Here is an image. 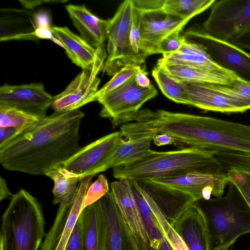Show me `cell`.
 <instances>
[{
  "label": "cell",
  "instance_id": "cell-38",
  "mask_svg": "<svg viewBox=\"0 0 250 250\" xmlns=\"http://www.w3.org/2000/svg\"><path fill=\"white\" fill-rule=\"evenodd\" d=\"M226 174L228 182L235 186L250 208V179L237 172L228 171Z\"/></svg>",
  "mask_w": 250,
  "mask_h": 250
},
{
  "label": "cell",
  "instance_id": "cell-12",
  "mask_svg": "<svg viewBox=\"0 0 250 250\" xmlns=\"http://www.w3.org/2000/svg\"><path fill=\"white\" fill-rule=\"evenodd\" d=\"M94 175L81 179L75 199L69 206L60 205L52 227L46 234L41 250H65L78 218L83 209L87 190Z\"/></svg>",
  "mask_w": 250,
  "mask_h": 250
},
{
  "label": "cell",
  "instance_id": "cell-39",
  "mask_svg": "<svg viewBox=\"0 0 250 250\" xmlns=\"http://www.w3.org/2000/svg\"><path fill=\"white\" fill-rule=\"evenodd\" d=\"M182 31H175L166 37L158 45L156 54L165 55L177 50L186 39Z\"/></svg>",
  "mask_w": 250,
  "mask_h": 250
},
{
  "label": "cell",
  "instance_id": "cell-2",
  "mask_svg": "<svg viewBox=\"0 0 250 250\" xmlns=\"http://www.w3.org/2000/svg\"><path fill=\"white\" fill-rule=\"evenodd\" d=\"M217 152L194 147L168 151L150 149L137 159L114 167L113 175L117 179L125 178L139 182L191 172L224 173L214 156Z\"/></svg>",
  "mask_w": 250,
  "mask_h": 250
},
{
  "label": "cell",
  "instance_id": "cell-9",
  "mask_svg": "<svg viewBox=\"0 0 250 250\" xmlns=\"http://www.w3.org/2000/svg\"><path fill=\"white\" fill-rule=\"evenodd\" d=\"M107 56L104 47L92 68L83 69L62 92L53 97L51 107L55 112L78 109L92 102L101 82L97 76L104 69Z\"/></svg>",
  "mask_w": 250,
  "mask_h": 250
},
{
  "label": "cell",
  "instance_id": "cell-26",
  "mask_svg": "<svg viewBox=\"0 0 250 250\" xmlns=\"http://www.w3.org/2000/svg\"><path fill=\"white\" fill-rule=\"evenodd\" d=\"M158 66L161 67L173 79L181 82L229 85L235 82L243 81L245 79L237 73L228 75L185 65Z\"/></svg>",
  "mask_w": 250,
  "mask_h": 250
},
{
  "label": "cell",
  "instance_id": "cell-27",
  "mask_svg": "<svg viewBox=\"0 0 250 250\" xmlns=\"http://www.w3.org/2000/svg\"><path fill=\"white\" fill-rule=\"evenodd\" d=\"M54 182L52 192L54 196L53 203L63 206H69L73 203L77 195L81 179L71 176L61 167L53 168L45 174Z\"/></svg>",
  "mask_w": 250,
  "mask_h": 250
},
{
  "label": "cell",
  "instance_id": "cell-10",
  "mask_svg": "<svg viewBox=\"0 0 250 250\" xmlns=\"http://www.w3.org/2000/svg\"><path fill=\"white\" fill-rule=\"evenodd\" d=\"M138 182V181H137ZM186 193L196 201L209 200L212 196H222L228 185L226 174L191 172L174 177H163L143 181Z\"/></svg>",
  "mask_w": 250,
  "mask_h": 250
},
{
  "label": "cell",
  "instance_id": "cell-29",
  "mask_svg": "<svg viewBox=\"0 0 250 250\" xmlns=\"http://www.w3.org/2000/svg\"><path fill=\"white\" fill-rule=\"evenodd\" d=\"M129 181L144 225L150 240L151 247L153 250H158L163 235L156 225L154 214L149 204L139 190L136 182L132 180Z\"/></svg>",
  "mask_w": 250,
  "mask_h": 250
},
{
  "label": "cell",
  "instance_id": "cell-3",
  "mask_svg": "<svg viewBox=\"0 0 250 250\" xmlns=\"http://www.w3.org/2000/svg\"><path fill=\"white\" fill-rule=\"evenodd\" d=\"M224 197L196 201L208 228L210 250H227L241 235L250 233V208L229 183Z\"/></svg>",
  "mask_w": 250,
  "mask_h": 250
},
{
  "label": "cell",
  "instance_id": "cell-16",
  "mask_svg": "<svg viewBox=\"0 0 250 250\" xmlns=\"http://www.w3.org/2000/svg\"><path fill=\"white\" fill-rule=\"evenodd\" d=\"M99 201L106 223L107 250H141L127 227L112 192Z\"/></svg>",
  "mask_w": 250,
  "mask_h": 250
},
{
  "label": "cell",
  "instance_id": "cell-28",
  "mask_svg": "<svg viewBox=\"0 0 250 250\" xmlns=\"http://www.w3.org/2000/svg\"><path fill=\"white\" fill-rule=\"evenodd\" d=\"M215 0H165L164 11L184 21L191 18L211 7Z\"/></svg>",
  "mask_w": 250,
  "mask_h": 250
},
{
  "label": "cell",
  "instance_id": "cell-13",
  "mask_svg": "<svg viewBox=\"0 0 250 250\" xmlns=\"http://www.w3.org/2000/svg\"><path fill=\"white\" fill-rule=\"evenodd\" d=\"M121 139L120 131L106 135L81 148L59 167L81 180L94 175V171L110 157Z\"/></svg>",
  "mask_w": 250,
  "mask_h": 250
},
{
  "label": "cell",
  "instance_id": "cell-14",
  "mask_svg": "<svg viewBox=\"0 0 250 250\" xmlns=\"http://www.w3.org/2000/svg\"><path fill=\"white\" fill-rule=\"evenodd\" d=\"M53 99L42 83L0 87V105L17 109L39 119L46 117Z\"/></svg>",
  "mask_w": 250,
  "mask_h": 250
},
{
  "label": "cell",
  "instance_id": "cell-19",
  "mask_svg": "<svg viewBox=\"0 0 250 250\" xmlns=\"http://www.w3.org/2000/svg\"><path fill=\"white\" fill-rule=\"evenodd\" d=\"M180 82L189 105L207 111L227 113L244 112L250 109L246 104L218 93L205 84Z\"/></svg>",
  "mask_w": 250,
  "mask_h": 250
},
{
  "label": "cell",
  "instance_id": "cell-8",
  "mask_svg": "<svg viewBox=\"0 0 250 250\" xmlns=\"http://www.w3.org/2000/svg\"><path fill=\"white\" fill-rule=\"evenodd\" d=\"M132 6V0L123 1L109 19L107 56L103 70L108 76H113L128 64H135L129 42Z\"/></svg>",
  "mask_w": 250,
  "mask_h": 250
},
{
  "label": "cell",
  "instance_id": "cell-35",
  "mask_svg": "<svg viewBox=\"0 0 250 250\" xmlns=\"http://www.w3.org/2000/svg\"><path fill=\"white\" fill-rule=\"evenodd\" d=\"M141 67L135 64L129 63L122 67L101 88L98 90L93 97L92 102L97 101L100 97L123 85L134 76Z\"/></svg>",
  "mask_w": 250,
  "mask_h": 250
},
{
  "label": "cell",
  "instance_id": "cell-45",
  "mask_svg": "<svg viewBox=\"0 0 250 250\" xmlns=\"http://www.w3.org/2000/svg\"><path fill=\"white\" fill-rule=\"evenodd\" d=\"M11 192L9 191L6 184V182L2 177L0 178V200L8 198L11 199L13 196Z\"/></svg>",
  "mask_w": 250,
  "mask_h": 250
},
{
  "label": "cell",
  "instance_id": "cell-7",
  "mask_svg": "<svg viewBox=\"0 0 250 250\" xmlns=\"http://www.w3.org/2000/svg\"><path fill=\"white\" fill-rule=\"evenodd\" d=\"M250 26V0H221L211 6L202 28L218 39L231 42Z\"/></svg>",
  "mask_w": 250,
  "mask_h": 250
},
{
  "label": "cell",
  "instance_id": "cell-41",
  "mask_svg": "<svg viewBox=\"0 0 250 250\" xmlns=\"http://www.w3.org/2000/svg\"><path fill=\"white\" fill-rule=\"evenodd\" d=\"M20 133L14 127H0V148L7 145Z\"/></svg>",
  "mask_w": 250,
  "mask_h": 250
},
{
  "label": "cell",
  "instance_id": "cell-4",
  "mask_svg": "<svg viewBox=\"0 0 250 250\" xmlns=\"http://www.w3.org/2000/svg\"><path fill=\"white\" fill-rule=\"evenodd\" d=\"M42 209L21 189L13 194L1 217L0 250H38L45 236Z\"/></svg>",
  "mask_w": 250,
  "mask_h": 250
},
{
  "label": "cell",
  "instance_id": "cell-33",
  "mask_svg": "<svg viewBox=\"0 0 250 250\" xmlns=\"http://www.w3.org/2000/svg\"><path fill=\"white\" fill-rule=\"evenodd\" d=\"M38 120L17 109L0 105V127H14L21 132Z\"/></svg>",
  "mask_w": 250,
  "mask_h": 250
},
{
  "label": "cell",
  "instance_id": "cell-25",
  "mask_svg": "<svg viewBox=\"0 0 250 250\" xmlns=\"http://www.w3.org/2000/svg\"><path fill=\"white\" fill-rule=\"evenodd\" d=\"M157 134L150 133L130 138L122 139L110 157L93 173L95 175L109 168L132 161L150 149L151 142Z\"/></svg>",
  "mask_w": 250,
  "mask_h": 250
},
{
  "label": "cell",
  "instance_id": "cell-11",
  "mask_svg": "<svg viewBox=\"0 0 250 250\" xmlns=\"http://www.w3.org/2000/svg\"><path fill=\"white\" fill-rule=\"evenodd\" d=\"M184 35L187 39L204 46L213 60L221 66L237 73L250 75V54L242 49L212 36L197 24L188 29Z\"/></svg>",
  "mask_w": 250,
  "mask_h": 250
},
{
  "label": "cell",
  "instance_id": "cell-5",
  "mask_svg": "<svg viewBox=\"0 0 250 250\" xmlns=\"http://www.w3.org/2000/svg\"><path fill=\"white\" fill-rule=\"evenodd\" d=\"M140 15L141 51L145 60L155 54L160 42L167 36L183 31L189 21L166 13L165 0H132Z\"/></svg>",
  "mask_w": 250,
  "mask_h": 250
},
{
  "label": "cell",
  "instance_id": "cell-24",
  "mask_svg": "<svg viewBox=\"0 0 250 250\" xmlns=\"http://www.w3.org/2000/svg\"><path fill=\"white\" fill-rule=\"evenodd\" d=\"M51 31L53 35L62 43L73 63L82 69L92 68L104 48V46L97 48L91 46L67 27L54 26Z\"/></svg>",
  "mask_w": 250,
  "mask_h": 250
},
{
  "label": "cell",
  "instance_id": "cell-42",
  "mask_svg": "<svg viewBox=\"0 0 250 250\" xmlns=\"http://www.w3.org/2000/svg\"><path fill=\"white\" fill-rule=\"evenodd\" d=\"M230 42L241 49H250V26Z\"/></svg>",
  "mask_w": 250,
  "mask_h": 250
},
{
  "label": "cell",
  "instance_id": "cell-20",
  "mask_svg": "<svg viewBox=\"0 0 250 250\" xmlns=\"http://www.w3.org/2000/svg\"><path fill=\"white\" fill-rule=\"evenodd\" d=\"M136 182L151 197L170 225L196 202L184 192L148 182Z\"/></svg>",
  "mask_w": 250,
  "mask_h": 250
},
{
  "label": "cell",
  "instance_id": "cell-31",
  "mask_svg": "<svg viewBox=\"0 0 250 250\" xmlns=\"http://www.w3.org/2000/svg\"><path fill=\"white\" fill-rule=\"evenodd\" d=\"M214 156L221 164L224 173L228 171L242 173L250 179V153L221 151Z\"/></svg>",
  "mask_w": 250,
  "mask_h": 250
},
{
  "label": "cell",
  "instance_id": "cell-23",
  "mask_svg": "<svg viewBox=\"0 0 250 250\" xmlns=\"http://www.w3.org/2000/svg\"><path fill=\"white\" fill-rule=\"evenodd\" d=\"M83 250H107V230L99 201L81 212Z\"/></svg>",
  "mask_w": 250,
  "mask_h": 250
},
{
  "label": "cell",
  "instance_id": "cell-17",
  "mask_svg": "<svg viewBox=\"0 0 250 250\" xmlns=\"http://www.w3.org/2000/svg\"><path fill=\"white\" fill-rule=\"evenodd\" d=\"M171 226L188 250H210L207 222L196 201L187 208Z\"/></svg>",
  "mask_w": 250,
  "mask_h": 250
},
{
  "label": "cell",
  "instance_id": "cell-44",
  "mask_svg": "<svg viewBox=\"0 0 250 250\" xmlns=\"http://www.w3.org/2000/svg\"><path fill=\"white\" fill-rule=\"evenodd\" d=\"M153 143L157 146L166 145H174L175 140L168 134L165 133L158 134L152 139Z\"/></svg>",
  "mask_w": 250,
  "mask_h": 250
},
{
  "label": "cell",
  "instance_id": "cell-47",
  "mask_svg": "<svg viewBox=\"0 0 250 250\" xmlns=\"http://www.w3.org/2000/svg\"><path fill=\"white\" fill-rule=\"evenodd\" d=\"M158 250H159V249Z\"/></svg>",
  "mask_w": 250,
  "mask_h": 250
},
{
  "label": "cell",
  "instance_id": "cell-36",
  "mask_svg": "<svg viewBox=\"0 0 250 250\" xmlns=\"http://www.w3.org/2000/svg\"><path fill=\"white\" fill-rule=\"evenodd\" d=\"M129 42L135 64L142 66L145 63L146 60L143 57L141 48V35L140 28L139 12L133 3Z\"/></svg>",
  "mask_w": 250,
  "mask_h": 250
},
{
  "label": "cell",
  "instance_id": "cell-37",
  "mask_svg": "<svg viewBox=\"0 0 250 250\" xmlns=\"http://www.w3.org/2000/svg\"><path fill=\"white\" fill-rule=\"evenodd\" d=\"M107 179L103 174L99 175L98 179L91 184L85 194L83 209L96 203L109 191Z\"/></svg>",
  "mask_w": 250,
  "mask_h": 250
},
{
  "label": "cell",
  "instance_id": "cell-43",
  "mask_svg": "<svg viewBox=\"0 0 250 250\" xmlns=\"http://www.w3.org/2000/svg\"><path fill=\"white\" fill-rule=\"evenodd\" d=\"M146 67H141L135 75L137 84L142 87H147L151 84L147 77Z\"/></svg>",
  "mask_w": 250,
  "mask_h": 250
},
{
  "label": "cell",
  "instance_id": "cell-22",
  "mask_svg": "<svg viewBox=\"0 0 250 250\" xmlns=\"http://www.w3.org/2000/svg\"><path fill=\"white\" fill-rule=\"evenodd\" d=\"M0 41L37 40L34 14L31 11L13 8L0 10Z\"/></svg>",
  "mask_w": 250,
  "mask_h": 250
},
{
  "label": "cell",
  "instance_id": "cell-15",
  "mask_svg": "<svg viewBox=\"0 0 250 250\" xmlns=\"http://www.w3.org/2000/svg\"><path fill=\"white\" fill-rule=\"evenodd\" d=\"M111 192L121 215L141 250H153L144 225L130 181L121 178L112 182Z\"/></svg>",
  "mask_w": 250,
  "mask_h": 250
},
{
  "label": "cell",
  "instance_id": "cell-18",
  "mask_svg": "<svg viewBox=\"0 0 250 250\" xmlns=\"http://www.w3.org/2000/svg\"><path fill=\"white\" fill-rule=\"evenodd\" d=\"M156 65H185L228 75L237 73L217 63L202 44L186 38L177 50L163 55Z\"/></svg>",
  "mask_w": 250,
  "mask_h": 250
},
{
  "label": "cell",
  "instance_id": "cell-32",
  "mask_svg": "<svg viewBox=\"0 0 250 250\" xmlns=\"http://www.w3.org/2000/svg\"><path fill=\"white\" fill-rule=\"evenodd\" d=\"M142 194L153 212L158 228L170 244L173 250H188L182 239L167 220L151 197L144 191L142 192Z\"/></svg>",
  "mask_w": 250,
  "mask_h": 250
},
{
  "label": "cell",
  "instance_id": "cell-30",
  "mask_svg": "<svg viewBox=\"0 0 250 250\" xmlns=\"http://www.w3.org/2000/svg\"><path fill=\"white\" fill-rule=\"evenodd\" d=\"M152 75L164 95L173 102L189 105V103L181 83L156 65Z\"/></svg>",
  "mask_w": 250,
  "mask_h": 250
},
{
  "label": "cell",
  "instance_id": "cell-6",
  "mask_svg": "<svg viewBox=\"0 0 250 250\" xmlns=\"http://www.w3.org/2000/svg\"><path fill=\"white\" fill-rule=\"evenodd\" d=\"M157 95V90L152 84L147 87L139 86L134 76L98 99L97 101L102 105L99 115L109 119L113 127L130 122L143 105Z\"/></svg>",
  "mask_w": 250,
  "mask_h": 250
},
{
  "label": "cell",
  "instance_id": "cell-46",
  "mask_svg": "<svg viewBox=\"0 0 250 250\" xmlns=\"http://www.w3.org/2000/svg\"><path fill=\"white\" fill-rule=\"evenodd\" d=\"M159 250H173L170 244L164 236H163L161 244L159 248Z\"/></svg>",
  "mask_w": 250,
  "mask_h": 250
},
{
  "label": "cell",
  "instance_id": "cell-21",
  "mask_svg": "<svg viewBox=\"0 0 250 250\" xmlns=\"http://www.w3.org/2000/svg\"><path fill=\"white\" fill-rule=\"evenodd\" d=\"M65 8L81 37L94 48L104 46L108 39L107 20L93 15L84 5L68 4Z\"/></svg>",
  "mask_w": 250,
  "mask_h": 250
},
{
  "label": "cell",
  "instance_id": "cell-40",
  "mask_svg": "<svg viewBox=\"0 0 250 250\" xmlns=\"http://www.w3.org/2000/svg\"><path fill=\"white\" fill-rule=\"evenodd\" d=\"M65 250H83L81 219L79 216Z\"/></svg>",
  "mask_w": 250,
  "mask_h": 250
},
{
  "label": "cell",
  "instance_id": "cell-1",
  "mask_svg": "<svg viewBox=\"0 0 250 250\" xmlns=\"http://www.w3.org/2000/svg\"><path fill=\"white\" fill-rule=\"evenodd\" d=\"M84 113L79 109L54 112L21 131L0 148V163L7 170L43 175L79 151V129Z\"/></svg>",
  "mask_w": 250,
  "mask_h": 250
},
{
  "label": "cell",
  "instance_id": "cell-34",
  "mask_svg": "<svg viewBox=\"0 0 250 250\" xmlns=\"http://www.w3.org/2000/svg\"><path fill=\"white\" fill-rule=\"evenodd\" d=\"M205 84L213 91L240 102L250 108V80L244 79L229 85Z\"/></svg>",
  "mask_w": 250,
  "mask_h": 250
}]
</instances>
